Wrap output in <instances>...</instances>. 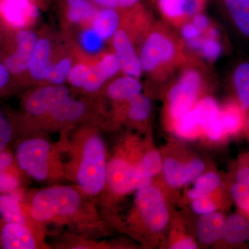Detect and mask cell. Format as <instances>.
<instances>
[{"mask_svg": "<svg viewBox=\"0 0 249 249\" xmlns=\"http://www.w3.org/2000/svg\"><path fill=\"white\" fill-rule=\"evenodd\" d=\"M107 152L99 134L87 136L80 147L75 178L78 188L88 196H96L107 185Z\"/></svg>", "mask_w": 249, "mask_h": 249, "instance_id": "obj_1", "label": "cell"}, {"mask_svg": "<svg viewBox=\"0 0 249 249\" xmlns=\"http://www.w3.org/2000/svg\"><path fill=\"white\" fill-rule=\"evenodd\" d=\"M83 205L81 195L74 188L65 186L43 188L33 196L30 215L36 222H62L79 213Z\"/></svg>", "mask_w": 249, "mask_h": 249, "instance_id": "obj_2", "label": "cell"}, {"mask_svg": "<svg viewBox=\"0 0 249 249\" xmlns=\"http://www.w3.org/2000/svg\"><path fill=\"white\" fill-rule=\"evenodd\" d=\"M15 157L19 169L37 181L50 178L53 164V147L46 139L32 137L18 144Z\"/></svg>", "mask_w": 249, "mask_h": 249, "instance_id": "obj_3", "label": "cell"}, {"mask_svg": "<svg viewBox=\"0 0 249 249\" xmlns=\"http://www.w3.org/2000/svg\"><path fill=\"white\" fill-rule=\"evenodd\" d=\"M177 52L176 44L169 35L160 31H153L143 42L139 55L142 70L148 73L157 71L173 61Z\"/></svg>", "mask_w": 249, "mask_h": 249, "instance_id": "obj_4", "label": "cell"}, {"mask_svg": "<svg viewBox=\"0 0 249 249\" xmlns=\"http://www.w3.org/2000/svg\"><path fill=\"white\" fill-rule=\"evenodd\" d=\"M135 204L142 222L152 232L161 231L169 219L168 209L161 193L148 186L137 191Z\"/></svg>", "mask_w": 249, "mask_h": 249, "instance_id": "obj_5", "label": "cell"}, {"mask_svg": "<svg viewBox=\"0 0 249 249\" xmlns=\"http://www.w3.org/2000/svg\"><path fill=\"white\" fill-rule=\"evenodd\" d=\"M151 179L141 172L138 165L134 166L123 159L114 158L108 162L107 186L118 196L150 186Z\"/></svg>", "mask_w": 249, "mask_h": 249, "instance_id": "obj_6", "label": "cell"}, {"mask_svg": "<svg viewBox=\"0 0 249 249\" xmlns=\"http://www.w3.org/2000/svg\"><path fill=\"white\" fill-rule=\"evenodd\" d=\"M201 76L196 70H188L169 93V109L171 117L178 121L191 110L201 85Z\"/></svg>", "mask_w": 249, "mask_h": 249, "instance_id": "obj_7", "label": "cell"}, {"mask_svg": "<svg viewBox=\"0 0 249 249\" xmlns=\"http://www.w3.org/2000/svg\"><path fill=\"white\" fill-rule=\"evenodd\" d=\"M70 90L63 85H49L32 91L26 98L24 109L34 117H46L60 103L71 97Z\"/></svg>", "mask_w": 249, "mask_h": 249, "instance_id": "obj_8", "label": "cell"}, {"mask_svg": "<svg viewBox=\"0 0 249 249\" xmlns=\"http://www.w3.org/2000/svg\"><path fill=\"white\" fill-rule=\"evenodd\" d=\"M0 10L4 22L18 30L25 29L40 15L34 0H1Z\"/></svg>", "mask_w": 249, "mask_h": 249, "instance_id": "obj_9", "label": "cell"}, {"mask_svg": "<svg viewBox=\"0 0 249 249\" xmlns=\"http://www.w3.org/2000/svg\"><path fill=\"white\" fill-rule=\"evenodd\" d=\"M38 40L34 31L25 29L18 31L15 38L16 50L4 62L11 74L19 75L27 71L29 60Z\"/></svg>", "mask_w": 249, "mask_h": 249, "instance_id": "obj_10", "label": "cell"}, {"mask_svg": "<svg viewBox=\"0 0 249 249\" xmlns=\"http://www.w3.org/2000/svg\"><path fill=\"white\" fill-rule=\"evenodd\" d=\"M112 45L120 62L121 70L125 75L140 78L143 71L140 56L136 52L128 34L119 29L112 37Z\"/></svg>", "mask_w": 249, "mask_h": 249, "instance_id": "obj_11", "label": "cell"}, {"mask_svg": "<svg viewBox=\"0 0 249 249\" xmlns=\"http://www.w3.org/2000/svg\"><path fill=\"white\" fill-rule=\"evenodd\" d=\"M121 70L120 62L115 53L105 54L91 66L83 90L88 93L98 91L109 78Z\"/></svg>", "mask_w": 249, "mask_h": 249, "instance_id": "obj_12", "label": "cell"}, {"mask_svg": "<svg viewBox=\"0 0 249 249\" xmlns=\"http://www.w3.org/2000/svg\"><path fill=\"white\" fill-rule=\"evenodd\" d=\"M1 245L4 249H34L37 241L27 224L5 223L1 230Z\"/></svg>", "mask_w": 249, "mask_h": 249, "instance_id": "obj_13", "label": "cell"}, {"mask_svg": "<svg viewBox=\"0 0 249 249\" xmlns=\"http://www.w3.org/2000/svg\"><path fill=\"white\" fill-rule=\"evenodd\" d=\"M206 0H157L159 9L167 19L179 22L199 14Z\"/></svg>", "mask_w": 249, "mask_h": 249, "instance_id": "obj_14", "label": "cell"}, {"mask_svg": "<svg viewBox=\"0 0 249 249\" xmlns=\"http://www.w3.org/2000/svg\"><path fill=\"white\" fill-rule=\"evenodd\" d=\"M196 108L200 116L201 127L207 137L213 141L220 139L223 134L221 112L216 101L205 98L197 103Z\"/></svg>", "mask_w": 249, "mask_h": 249, "instance_id": "obj_15", "label": "cell"}, {"mask_svg": "<svg viewBox=\"0 0 249 249\" xmlns=\"http://www.w3.org/2000/svg\"><path fill=\"white\" fill-rule=\"evenodd\" d=\"M52 44L47 38H39L31 55L27 71L36 81L46 80L52 65Z\"/></svg>", "mask_w": 249, "mask_h": 249, "instance_id": "obj_16", "label": "cell"}, {"mask_svg": "<svg viewBox=\"0 0 249 249\" xmlns=\"http://www.w3.org/2000/svg\"><path fill=\"white\" fill-rule=\"evenodd\" d=\"M226 220L222 214L211 213L201 214L196 223V234L201 242L211 245L222 238Z\"/></svg>", "mask_w": 249, "mask_h": 249, "instance_id": "obj_17", "label": "cell"}, {"mask_svg": "<svg viewBox=\"0 0 249 249\" xmlns=\"http://www.w3.org/2000/svg\"><path fill=\"white\" fill-rule=\"evenodd\" d=\"M120 20L116 8L103 7L98 10L90 23L91 27L106 41L112 39L120 29Z\"/></svg>", "mask_w": 249, "mask_h": 249, "instance_id": "obj_18", "label": "cell"}, {"mask_svg": "<svg viewBox=\"0 0 249 249\" xmlns=\"http://www.w3.org/2000/svg\"><path fill=\"white\" fill-rule=\"evenodd\" d=\"M142 85L139 78L128 75L113 80L107 88V96L116 101H129L142 93Z\"/></svg>", "mask_w": 249, "mask_h": 249, "instance_id": "obj_19", "label": "cell"}, {"mask_svg": "<svg viewBox=\"0 0 249 249\" xmlns=\"http://www.w3.org/2000/svg\"><path fill=\"white\" fill-rule=\"evenodd\" d=\"M85 111V103L71 96L57 106L47 117L57 124H71L81 119Z\"/></svg>", "mask_w": 249, "mask_h": 249, "instance_id": "obj_20", "label": "cell"}, {"mask_svg": "<svg viewBox=\"0 0 249 249\" xmlns=\"http://www.w3.org/2000/svg\"><path fill=\"white\" fill-rule=\"evenodd\" d=\"M222 238L227 243L239 245L249 240V220L242 214H232L226 220Z\"/></svg>", "mask_w": 249, "mask_h": 249, "instance_id": "obj_21", "label": "cell"}, {"mask_svg": "<svg viewBox=\"0 0 249 249\" xmlns=\"http://www.w3.org/2000/svg\"><path fill=\"white\" fill-rule=\"evenodd\" d=\"M91 0H66V17L72 24L91 22L98 9Z\"/></svg>", "mask_w": 249, "mask_h": 249, "instance_id": "obj_22", "label": "cell"}, {"mask_svg": "<svg viewBox=\"0 0 249 249\" xmlns=\"http://www.w3.org/2000/svg\"><path fill=\"white\" fill-rule=\"evenodd\" d=\"M0 213L5 223H27L20 206V197L15 192L3 193L0 196Z\"/></svg>", "mask_w": 249, "mask_h": 249, "instance_id": "obj_23", "label": "cell"}, {"mask_svg": "<svg viewBox=\"0 0 249 249\" xmlns=\"http://www.w3.org/2000/svg\"><path fill=\"white\" fill-rule=\"evenodd\" d=\"M228 12L239 31L249 38V0H224Z\"/></svg>", "mask_w": 249, "mask_h": 249, "instance_id": "obj_24", "label": "cell"}, {"mask_svg": "<svg viewBox=\"0 0 249 249\" xmlns=\"http://www.w3.org/2000/svg\"><path fill=\"white\" fill-rule=\"evenodd\" d=\"M244 110L245 109L240 103H232L221 113L223 133L232 134L240 132L245 122Z\"/></svg>", "mask_w": 249, "mask_h": 249, "instance_id": "obj_25", "label": "cell"}, {"mask_svg": "<svg viewBox=\"0 0 249 249\" xmlns=\"http://www.w3.org/2000/svg\"><path fill=\"white\" fill-rule=\"evenodd\" d=\"M232 80L239 103L244 109H249V62L236 67Z\"/></svg>", "mask_w": 249, "mask_h": 249, "instance_id": "obj_26", "label": "cell"}, {"mask_svg": "<svg viewBox=\"0 0 249 249\" xmlns=\"http://www.w3.org/2000/svg\"><path fill=\"white\" fill-rule=\"evenodd\" d=\"M220 183V178L217 174L209 173L200 175L195 181L194 188L188 192V196L192 200L209 196L217 189Z\"/></svg>", "mask_w": 249, "mask_h": 249, "instance_id": "obj_27", "label": "cell"}, {"mask_svg": "<svg viewBox=\"0 0 249 249\" xmlns=\"http://www.w3.org/2000/svg\"><path fill=\"white\" fill-rule=\"evenodd\" d=\"M201 125L200 116L196 108L191 109L176 121L175 129L178 134L185 138H192Z\"/></svg>", "mask_w": 249, "mask_h": 249, "instance_id": "obj_28", "label": "cell"}, {"mask_svg": "<svg viewBox=\"0 0 249 249\" xmlns=\"http://www.w3.org/2000/svg\"><path fill=\"white\" fill-rule=\"evenodd\" d=\"M163 169L165 179L171 186L179 187L188 184L186 163L182 164L173 159H167Z\"/></svg>", "mask_w": 249, "mask_h": 249, "instance_id": "obj_29", "label": "cell"}, {"mask_svg": "<svg viewBox=\"0 0 249 249\" xmlns=\"http://www.w3.org/2000/svg\"><path fill=\"white\" fill-rule=\"evenodd\" d=\"M73 65L71 59L68 57L52 62L46 81L52 85H62L68 79Z\"/></svg>", "mask_w": 249, "mask_h": 249, "instance_id": "obj_30", "label": "cell"}, {"mask_svg": "<svg viewBox=\"0 0 249 249\" xmlns=\"http://www.w3.org/2000/svg\"><path fill=\"white\" fill-rule=\"evenodd\" d=\"M186 41L189 47L196 50L200 51L204 57L208 60H215L222 53V46L216 40V37L209 36L207 38L198 37Z\"/></svg>", "mask_w": 249, "mask_h": 249, "instance_id": "obj_31", "label": "cell"}, {"mask_svg": "<svg viewBox=\"0 0 249 249\" xmlns=\"http://www.w3.org/2000/svg\"><path fill=\"white\" fill-rule=\"evenodd\" d=\"M80 46L86 53L95 55L99 53L104 47L105 40L92 27L86 28L79 36Z\"/></svg>", "mask_w": 249, "mask_h": 249, "instance_id": "obj_32", "label": "cell"}, {"mask_svg": "<svg viewBox=\"0 0 249 249\" xmlns=\"http://www.w3.org/2000/svg\"><path fill=\"white\" fill-rule=\"evenodd\" d=\"M128 102L129 119L140 122L148 117L152 107L151 101L148 98L140 93L131 98Z\"/></svg>", "mask_w": 249, "mask_h": 249, "instance_id": "obj_33", "label": "cell"}, {"mask_svg": "<svg viewBox=\"0 0 249 249\" xmlns=\"http://www.w3.org/2000/svg\"><path fill=\"white\" fill-rule=\"evenodd\" d=\"M161 157L158 152L152 150L145 154L139 163L138 168L141 172L147 178L158 175L163 168Z\"/></svg>", "mask_w": 249, "mask_h": 249, "instance_id": "obj_34", "label": "cell"}, {"mask_svg": "<svg viewBox=\"0 0 249 249\" xmlns=\"http://www.w3.org/2000/svg\"><path fill=\"white\" fill-rule=\"evenodd\" d=\"M91 66L92 65L87 62H78L75 64L72 67L67 81L73 88L83 89L91 71Z\"/></svg>", "mask_w": 249, "mask_h": 249, "instance_id": "obj_35", "label": "cell"}, {"mask_svg": "<svg viewBox=\"0 0 249 249\" xmlns=\"http://www.w3.org/2000/svg\"><path fill=\"white\" fill-rule=\"evenodd\" d=\"M231 196L237 207L245 214L246 218H249V189L236 182L231 188Z\"/></svg>", "mask_w": 249, "mask_h": 249, "instance_id": "obj_36", "label": "cell"}, {"mask_svg": "<svg viewBox=\"0 0 249 249\" xmlns=\"http://www.w3.org/2000/svg\"><path fill=\"white\" fill-rule=\"evenodd\" d=\"M19 186L17 177L7 170L0 173V191L3 193H14Z\"/></svg>", "mask_w": 249, "mask_h": 249, "instance_id": "obj_37", "label": "cell"}, {"mask_svg": "<svg viewBox=\"0 0 249 249\" xmlns=\"http://www.w3.org/2000/svg\"><path fill=\"white\" fill-rule=\"evenodd\" d=\"M13 137L12 126L7 118L1 113L0 116V150L2 151Z\"/></svg>", "mask_w": 249, "mask_h": 249, "instance_id": "obj_38", "label": "cell"}, {"mask_svg": "<svg viewBox=\"0 0 249 249\" xmlns=\"http://www.w3.org/2000/svg\"><path fill=\"white\" fill-rule=\"evenodd\" d=\"M191 208L196 213L205 214L214 212L215 205L209 196H204L192 201Z\"/></svg>", "mask_w": 249, "mask_h": 249, "instance_id": "obj_39", "label": "cell"}, {"mask_svg": "<svg viewBox=\"0 0 249 249\" xmlns=\"http://www.w3.org/2000/svg\"><path fill=\"white\" fill-rule=\"evenodd\" d=\"M186 166L188 183L196 180L204 170V163L199 160H192L186 163Z\"/></svg>", "mask_w": 249, "mask_h": 249, "instance_id": "obj_40", "label": "cell"}, {"mask_svg": "<svg viewBox=\"0 0 249 249\" xmlns=\"http://www.w3.org/2000/svg\"><path fill=\"white\" fill-rule=\"evenodd\" d=\"M181 32L185 40H189L200 37L202 31L194 23H188L183 26Z\"/></svg>", "mask_w": 249, "mask_h": 249, "instance_id": "obj_41", "label": "cell"}, {"mask_svg": "<svg viewBox=\"0 0 249 249\" xmlns=\"http://www.w3.org/2000/svg\"><path fill=\"white\" fill-rule=\"evenodd\" d=\"M237 183L247 187L249 189V165L241 167L236 174Z\"/></svg>", "mask_w": 249, "mask_h": 249, "instance_id": "obj_42", "label": "cell"}, {"mask_svg": "<svg viewBox=\"0 0 249 249\" xmlns=\"http://www.w3.org/2000/svg\"><path fill=\"white\" fill-rule=\"evenodd\" d=\"M14 157L9 152L2 150L0 153V170L1 172L9 170V167L12 165Z\"/></svg>", "mask_w": 249, "mask_h": 249, "instance_id": "obj_43", "label": "cell"}, {"mask_svg": "<svg viewBox=\"0 0 249 249\" xmlns=\"http://www.w3.org/2000/svg\"><path fill=\"white\" fill-rule=\"evenodd\" d=\"M11 73L4 62L0 64V88L2 89L7 85Z\"/></svg>", "mask_w": 249, "mask_h": 249, "instance_id": "obj_44", "label": "cell"}, {"mask_svg": "<svg viewBox=\"0 0 249 249\" xmlns=\"http://www.w3.org/2000/svg\"><path fill=\"white\" fill-rule=\"evenodd\" d=\"M173 249H195L196 245L195 241L191 238H185L177 242L171 247Z\"/></svg>", "mask_w": 249, "mask_h": 249, "instance_id": "obj_45", "label": "cell"}, {"mask_svg": "<svg viewBox=\"0 0 249 249\" xmlns=\"http://www.w3.org/2000/svg\"><path fill=\"white\" fill-rule=\"evenodd\" d=\"M193 23L199 28L201 31L207 29L209 25V20L204 15L198 14L194 16Z\"/></svg>", "mask_w": 249, "mask_h": 249, "instance_id": "obj_46", "label": "cell"}, {"mask_svg": "<svg viewBox=\"0 0 249 249\" xmlns=\"http://www.w3.org/2000/svg\"><path fill=\"white\" fill-rule=\"evenodd\" d=\"M91 1L102 7H119L118 0H91Z\"/></svg>", "mask_w": 249, "mask_h": 249, "instance_id": "obj_47", "label": "cell"}, {"mask_svg": "<svg viewBox=\"0 0 249 249\" xmlns=\"http://www.w3.org/2000/svg\"><path fill=\"white\" fill-rule=\"evenodd\" d=\"M139 1V0H118V3H119V7L127 9L135 6Z\"/></svg>", "mask_w": 249, "mask_h": 249, "instance_id": "obj_48", "label": "cell"}, {"mask_svg": "<svg viewBox=\"0 0 249 249\" xmlns=\"http://www.w3.org/2000/svg\"><path fill=\"white\" fill-rule=\"evenodd\" d=\"M247 129H248V131L249 132V116L248 117V119H247Z\"/></svg>", "mask_w": 249, "mask_h": 249, "instance_id": "obj_49", "label": "cell"}]
</instances>
